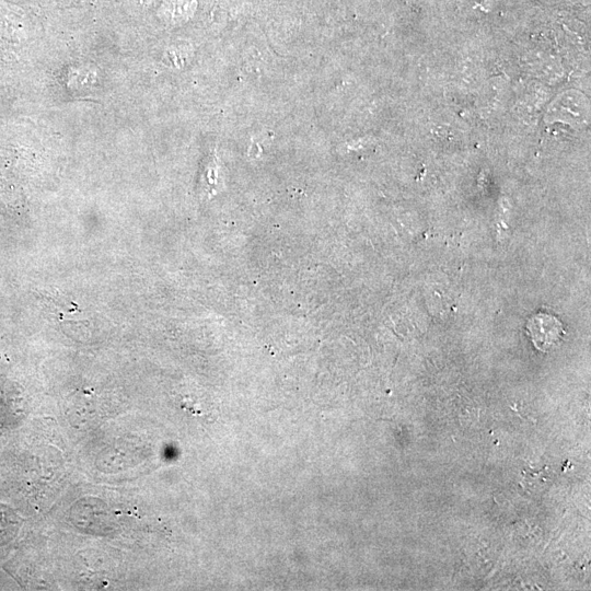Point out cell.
Returning <instances> with one entry per match:
<instances>
[{
    "label": "cell",
    "mask_w": 591,
    "mask_h": 591,
    "mask_svg": "<svg viewBox=\"0 0 591 591\" xmlns=\"http://www.w3.org/2000/svg\"><path fill=\"white\" fill-rule=\"evenodd\" d=\"M527 329L533 344L542 352H548L558 345L564 335L560 321L547 315L533 317Z\"/></svg>",
    "instance_id": "6da1fadb"
}]
</instances>
